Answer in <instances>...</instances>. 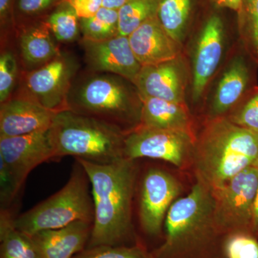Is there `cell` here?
<instances>
[{
	"mask_svg": "<svg viewBox=\"0 0 258 258\" xmlns=\"http://www.w3.org/2000/svg\"><path fill=\"white\" fill-rule=\"evenodd\" d=\"M134 84L142 96L185 103L186 76L177 58L142 66Z\"/></svg>",
	"mask_w": 258,
	"mask_h": 258,
	"instance_id": "cell-15",
	"label": "cell"
},
{
	"mask_svg": "<svg viewBox=\"0 0 258 258\" xmlns=\"http://www.w3.org/2000/svg\"><path fill=\"white\" fill-rule=\"evenodd\" d=\"M218 258H258V237L249 232L226 234L220 242Z\"/></svg>",
	"mask_w": 258,
	"mask_h": 258,
	"instance_id": "cell-27",
	"label": "cell"
},
{
	"mask_svg": "<svg viewBox=\"0 0 258 258\" xmlns=\"http://www.w3.org/2000/svg\"><path fill=\"white\" fill-rule=\"evenodd\" d=\"M257 191V166H249L220 189L213 190L215 224L222 236L233 232H252Z\"/></svg>",
	"mask_w": 258,
	"mask_h": 258,
	"instance_id": "cell-9",
	"label": "cell"
},
{
	"mask_svg": "<svg viewBox=\"0 0 258 258\" xmlns=\"http://www.w3.org/2000/svg\"><path fill=\"white\" fill-rule=\"evenodd\" d=\"M18 76L16 56L11 50L2 51L0 55V103L11 98Z\"/></svg>",
	"mask_w": 258,
	"mask_h": 258,
	"instance_id": "cell-29",
	"label": "cell"
},
{
	"mask_svg": "<svg viewBox=\"0 0 258 258\" xmlns=\"http://www.w3.org/2000/svg\"><path fill=\"white\" fill-rule=\"evenodd\" d=\"M255 61H256V62H257V63H258V57H257V58H255Z\"/></svg>",
	"mask_w": 258,
	"mask_h": 258,
	"instance_id": "cell-37",
	"label": "cell"
},
{
	"mask_svg": "<svg viewBox=\"0 0 258 258\" xmlns=\"http://www.w3.org/2000/svg\"><path fill=\"white\" fill-rule=\"evenodd\" d=\"M128 0H103V8L118 10Z\"/></svg>",
	"mask_w": 258,
	"mask_h": 258,
	"instance_id": "cell-36",
	"label": "cell"
},
{
	"mask_svg": "<svg viewBox=\"0 0 258 258\" xmlns=\"http://www.w3.org/2000/svg\"><path fill=\"white\" fill-rule=\"evenodd\" d=\"M57 113L23 97H11L0 107V138L47 130Z\"/></svg>",
	"mask_w": 258,
	"mask_h": 258,
	"instance_id": "cell-14",
	"label": "cell"
},
{
	"mask_svg": "<svg viewBox=\"0 0 258 258\" xmlns=\"http://www.w3.org/2000/svg\"><path fill=\"white\" fill-rule=\"evenodd\" d=\"M87 173L92 191L94 220L87 247L132 245L133 205L137 181V161L120 159L98 164L76 159Z\"/></svg>",
	"mask_w": 258,
	"mask_h": 258,
	"instance_id": "cell-1",
	"label": "cell"
},
{
	"mask_svg": "<svg viewBox=\"0 0 258 258\" xmlns=\"http://www.w3.org/2000/svg\"><path fill=\"white\" fill-rule=\"evenodd\" d=\"M85 59L93 72L121 76L133 83L142 69L131 47L128 37L117 35L101 41H81Z\"/></svg>",
	"mask_w": 258,
	"mask_h": 258,
	"instance_id": "cell-12",
	"label": "cell"
},
{
	"mask_svg": "<svg viewBox=\"0 0 258 258\" xmlns=\"http://www.w3.org/2000/svg\"><path fill=\"white\" fill-rule=\"evenodd\" d=\"M76 10L80 18H88L96 14L102 7L103 0H66Z\"/></svg>",
	"mask_w": 258,
	"mask_h": 258,
	"instance_id": "cell-33",
	"label": "cell"
},
{
	"mask_svg": "<svg viewBox=\"0 0 258 258\" xmlns=\"http://www.w3.org/2000/svg\"><path fill=\"white\" fill-rule=\"evenodd\" d=\"M94 205L89 178L82 164L75 161L69 181L57 192L15 217L19 230L32 236L74 222H92Z\"/></svg>",
	"mask_w": 258,
	"mask_h": 258,
	"instance_id": "cell-6",
	"label": "cell"
},
{
	"mask_svg": "<svg viewBox=\"0 0 258 258\" xmlns=\"http://www.w3.org/2000/svg\"><path fill=\"white\" fill-rule=\"evenodd\" d=\"M64 1L66 0H15L17 33L20 29L46 20Z\"/></svg>",
	"mask_w": 258,
	"mask_h": 258,
	"instance_id": "cell-26",
	"label": "cell"
},
{
	"mask_svg": "<svg viewBox=\"0 0 258 258\" xmlns=\"http://www.w3.org/2000/svg\"><path fill=\"white\" fill-rule=\"evenodd\" d=\"M213 190L197 179L191 191L178 199L166 214L163 243L154 258H218L222 238L215 220Z\"/></svg>",
	"mask_w": 258,
	"mask_h": 258,
	"instance_id": "cell-2",
	"label": "cell"
},
{
	"mask_svg": "<svg viewBox=\"0 0 258 258\" xmlns=\"http://www.w3.org/2000/svg\"><path fill=\"white\" fill-rule=\"evenodd\" d=\"M252 232L258 237V191L254 200L253 212H252Z\"/></svg>",
	"mask_w": 258,
	"mask_h": 258,
	"instance_id": "cell-35",
	"label": "cell"
},
{
	"mask_svg": "<svg viewBox=\"0 0 258 258\" xmlns=\"http://www.w3.org/2000/svg\"><path fill=\"white\" fill-rule=\"evenodd\" d=\"M45 21L57 41L74 42L81 34L79 15L67 1L59 5Z\"/></svg>",
	"mask_w": 258,
	"mask_h": 258,
	"instance_id": "cell-25",
	"label": "cell"
},
{
	"mask_svg": "<svg viewBox=\"0 0 258 258\" xmlns=\"http://www.w3.org/2000/svg\"><path fill=\"white\" fill-rule=\"evenodd\" d=\"M17 37L19 38L22 60L27 71H33L48 63L61 52L45 20L20 29Z\"/></svg>",
	"mask_w": 258,
	"mask_h": 258,
	"instance_id": "cell-18",
	"label": "cell"
},
{
	"mask_svg": "<svg viewBox=\"0 0 258 258\" xmlns=\"http://www.w3.org/2000/svg\"><path fill=\"white\" fill-rule=\"evenodd\" d=\"M55 161L50 128L26 135L0 138V163L20 184L37 166Z\"/></svg>",
	"mask_w": 258,
	"mask_h": 258,
	"instance_id": "cell-11",
	"label": "cell"
},
{
	"mask_svg": "<svg viewBox=\"0 0 258 258\" xmlns=\"http://www.w3.org/2000/svg\"><path fill=\"white\" fill-rule=\"evenodd\" d=\"M73 258H154V256L139 241L132 245L86 247Z\"/></svg>",
	"mask_w": 258,
	"mask_h": 258,
	"instance_id": "cell-28",
	"label": "cell"
},
{
	"mask_svg": "<svg viewBox=\"0 0 258 258\" xmlns=\"http://www.w3.org/2000/svg\"><path fill=\"white\" fill-rule=\"evenodd\" d=\"M229 119L235 124L258 134V91Z\"/></svg>",
	"mask_w": 258,
	"mask_h": 258,
	"instance_id": "cell-30",
	"label": "cell"
},
{
	"mask_svg": "<svg viewBox=\"0 0 258 258\" xmlns=\"http://www.w3.org/2000/svg\"><path fill=\"white\" fill-rule=\"evenodd\" d=\"M161 0H128L118 10V32L128 37L149 19L157 15Z\"/></svg>",
	"mask_w": 258,
	"mask_h": 258,
	"instance_id": "cell-23",
	"label": "cell"
},
{
	"mask_svg": "<svg viewBox=\"0 0 258 258\" xmlns=\"http://www.w3.org/2000/svg\"><path fill=\"white\" fill-rule=\"evenodd\" d=\"M92 222H76L32 235L40 258H73L87 247Z\"/></svg>",
	"mask_w": 258,
	"mask_h": 258,
	"instance_id": "cell-17",
	"label": "cell"
},
{
	"mask_svg": "<svg viewBox=\"0 0 258 258\" xmlns=\"http://www.w3.org/2000/svg\"><path fill=\"white\" fill-rule=\"evenodd\" d=\"M196 140L188 132L139 125L125 135L124 156L134 161L147 158L166 161L184 169L193 164Z\"/></svg>",
	"mask_w": 258,
	"mask_h": 258,
	"instance_id": "cell-8",
	"label": "cell"
},
{
	"mask_svg": "<svg viewBox=\"0 0 258 258\" xmlns=\"http://www.w3.org/2000/svg\"><path fill=\"white\" fill-rule=\"evenodd\" d=\"M140 96L142 101L140 125L194 134L192 120L186 103Z\"/></svg>",
	"mask_w": 258,
	"mask_h": 258,
	"instance_id": "cell-19",
	"label": "cell"
},
{
	"mask_svg": "<svg viewBox=\"0 0 258 258\" xmlns=\"http://www.w3.org/2000/svg\"><path fill=\"white\" fill-rule=\"evenodd\" d=\"M217 6L229 8L241 13L242 10L243 0H214Z\"/></svg>",
	"mask_w": 258,
	"mask_h": 258,
	"instance_id": "cell-34",
	"label": "cell"
},
{
	"mask_svg": "<svg viewBox=\"0 0 258 258\" xmlns=\"http://www.w3.org/2000/svg\"><path fill=\"white\" fill-rule=\"evenodd\" d=\"M249 81L250 72L247 62L242 56H237L226 69L217 86L212 106L216 118L221 117L240 101Z\"/></svg>",
	"mask_w": 258,
	"mask_h": 258,
	"instance_id": "cell-20",
	"label": "cell"
},
{
	"mask_svg": "<svg viewBox=\"0 0 258 258\" xmlns=\"http://www.w3.org/2000/svg\"><path fill=\"white\" fill-rule=\"evenodd\" d=\"M142 101L135 85L108 73L94 72L73 84L68 110L112 125L125 134L140 125Z\"/></svg>",
	"mask_w": 258,
	"mask_h": 258,
	"instance_id": "cell-4",
	"label": "cell"
},
{
	"mask_svg": "<svg viewBox=\"0 0 258 258\" xmlns=\"http://www.w3.org/2000/svg\"><path fill=\"white\" fill-rule=\"evenodd\" d=\"M181 184L169 171L151 166L144 171L138 187L139 221L149 237L160 236L166 214L181 191Z\"/></svg>",
	"mask_w": 258,
	"mask_h": 258,
	"instance_id": "cell-10",
	"label": "cell"
},
{
	"mask_svg": "<svg viewBox=\"0 0 258 258\" xmlns=\"http://www.w3.org/2000/svg\"><path fill=\"white\" fill-rule=\"evenodd\" d=\"M242 11L250 47L254 55L258 57V0H243Z\"/></svg>",
	"mask_w": 258,
	"mask_h": 258,
	"instance_id": "cell-31",
	"label": "cell"
},
{
	"mask_svg": "<svg viewBox=\"0 0 258 258\" xmlns=\"http://www.w3.org/2000/svg\"><path fill=\"white\" fill-rule=\"evenodd\" d=\"M55 161L75 157L98 164L124 159V132L71 110L57 112L50 128Z\"/></svg>",
	"mask_w": 258,
	"mask_h": 258,
	"instance_id": "cell-5",
	"label": "cell"
},
{
	"mask_svg": "<svg viewBox=\"0 0 258 258\" xmlns=\"http://www.w3.org/2000/svg\"><path fill=\"white\" fill-rule=\"evenodd\" d=\"M84 40L101 41L119 35L118 10L102 8L92 17L80 18Z\"/></svg>",
	"mask_w": 258,
	"mask_h": 258,
	"instance_id": "cell-24",
	"label": "cell"
},
{
	"mask_svg": "<svg viewBox=\"0 0 258 258\" xmlns=\"http://www.w3.org/2000/svg\"><path fill=\"white\" fill-rule=\"evenodd\" d=\"M192 8V0H161L157 17L171 38L181 45Z\"/></svg>",
	"mask_w": 258,
	"mask_h": 258,
	"instance_id": "cell-22",
	"label": "cell"
},
{
	"mask_svg": "<svg viewBox=\"0 0 258 258\" xmlns=\"http://www.w3.org/2000/svg\"><path fill=\"white\" fill-rule=\"evenodd\" d=\"M225 32L222 19L217 15L208 18L200 32L192 66L191 97L198 101L218 68L224 51Z\"/></svg>",
	"mask_w": 258,
	"mask_h": 258,
	"instance_id": "cell-13",
	"label": "cell"
},
{
	"mask_svg": "<svg viewBox=\"0 0 258 258\" xmlns=\"http://www.w3.org/2000/svg\"><path fill=\"white\" fill-rule=\"evenodd\" d=\"M0 30L2 44L11 35L17 36L15 0H0Z\"/></svg>",
	"mask_w": 258,
	"mask_h": 258,
	"instance_id": "cell-32",
	"label": "cell"
},
{
	"mask_svg": "<svg viewBox=\"0 0 258 258\" xmlns=\"http://www.w3.org/2000/svg\"><path fill=\"white\" fill-rule=\"evenodd\" d=\"M15 212L0 210V258H40L32 236L15 225Z\"/></svg>",
	"mask_w": 258,
	"mask_h": 258,
	"instance_id": "cell-21",
	"label": "cell"
},
{
	"mask_svg": "<svg viewBox=\"0 0 258 258\" xmlns=\"http://www.w3.org/2000/svg\"><path fill=\"white\" fill-rule=\"evenodd\" d=\"M79 63L73 56L60 52L48 63L25 71L18 96L50 111L68 110V99Z\"/></svg>",
	"mask_w": 258,
	"mask_h": 258,
	"instance_id": "cell-7",
	"label": "cell"
},
{
	"mask_svg": "<svg viewBox=\"0 0 258 258\" xmlns=\"http://www.w3.org/2000/svg\"><path fill=\"white\" fill-rule=\"evenodd\" d=\"M192 164L197 179L220 189L249 166L258 167V134L217 117L196 140Z\"/></svg>",
	"mask_w": 258,
	"mask_h": 258,
	"instance_id": "cell-3",
	"label": "cell"
},
{
	"mask_svg": "<svg viewBox=\"0 0 258 258\" xmlns=\"http://www.w3.org/2000/svg\"><path fill=\"white\" fill-rule=\"evenodd\" d=\"M128 37L134 55L142 66L175 60L179 55L180 44L169 36L157 15L149 19Z\"/></svg>",
	"mask_w": 258,
	"mask_h": 258,
	"instance_id": "cell-16",
	"label": "cell"
}]
</instances>
